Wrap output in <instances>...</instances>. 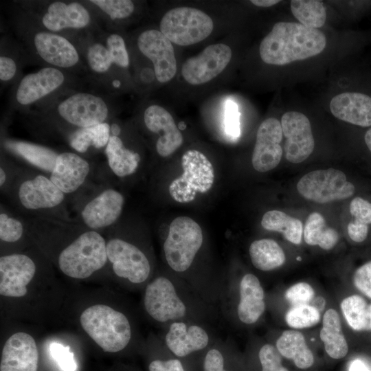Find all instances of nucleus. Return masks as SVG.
I'll list each match as a JSON object with an SVG mask.
<instances>
[{
	"label": "nucleus",
	"instance_id": "473e14b6",
	"mask_svg": "<svg viewBox=\"0 0 371 371\" xmlns=\"http://www.w3.org/2000/svg\"><path fill=\"white\" fill-rule=\"evenodd\" d=\"M261 225L267 230L282 233L286 240L293 244L299 245L302 241V222L282 211L267 212L262 216Z\"/></svg>",
	"mask_w": 371,
	"mask_h": 371
},
{
	"label": "nucleus",
	"instance_id": "c85d7f7f",
	"mask_svg": "<svg viewBox=\"0 0 371 371\" xmlns=\"http://www.w3.org/2000/svg\"><path fill=\"white\" fill-rule=\"evenodd\" d=\"M280 355L291 359L300 369H307L314 363V356L308 347L303 334L295 330L284 331L276 341Z\"/></svg>",
	"mask_w": 371,
	"mask_h": 371
},
{
	"label": "nucleus",
	"instance_id": "6e6552de",
	"mask_svg": "<svg viewBox=\"0 0 371 371\" xmlns=\"http://www.w3.org/2000/svg\"><path fill=\"white\" fill-rule=\"evenodd\" d=\"M56 120L73 129L105 122L109 116L107 102L100 95L78 92L63 99L55 109Z\"/></svg>",
	"mask_w": 371,
	"mask_h": 371
},
{
	"label": "nucleus",
	"instance_id": "a19ab883",
	"mask_svg": "<svg viewBox=\"0 0 371 371\" xmlns=\"http://www.w3.org/2000/svg\"><path fill=\"white\" fill-rule=\"evenodd\" d=\"M239 117L236 103L227 100L224 104L223 128L226 135L232 139L238 138L240 134Z\"/></svg>",
	"mask_w": 371,
	"mask_h": 371
},
{
	"label": "nucleus",
	"instance_id": "ea45409f",
	"mask_svg": "<svg viewBox=\"0 0 371 371\" xmlns=\"http://www.w3.org/2000/svg\"><path fill=\"white\" fill-rule=\"evenodd\" d=\"M106 46L113 65L126 68L129 65V56L124 38L117 34H111L106 39Z\"/></svg>",
	"mask_w": 371,
	"mask_h": 371
},
{
	"label": "nucleus",
	"instance_id": "603ef678",
	"mask_svg": "<svg viewBox=\"0 0 371 371\" xmlns=\"http://www.w3.org/2000/svg\"><path fill=\"white\" fill-rule=\"evenodd\" d=\"M349 237L355 242H363L368 236V226L366 224L354 221L348 225Z\"/></svg>",
	"mask_w": 371,
	"mask_h": 371
},
{
	"label": "nucleus",
	"instance_id": "5701e85b",
	"mask_svg": "<svg viewBox=\"0 0 371 371\" xmlns=\"http://www.w3.org/2000/svg\"><path fill=\"white\" fill-rule=\"evenodd\" d=\"M337 118L361 127H371V96L362 92L348 91L334 96L329 104Z\"/></svg>",
	"mask_w": 371,
	"mask_h": 371
},
{
	"label": "nucleus",
	"instance_id": "de8ad7c7",
	"mask_svg": "<svg viewBox=\"0 0 371 371\" xmlns=\"http://www.w3.org/2000/svg\"><path fill=\"white\" fill-rule=\"evenodd\" d=\"M20 168L8 161L1 159L0 166V189L3 193L5 194Z\"/></svg>",
	"mask_w": 371,
	"mask_h": 371
},
{
	"label": "nucleus",
	"instance_id": "ddd939ff",
	"mask_svg": "<svg viewBox=\"0 0 371 371\" xmlns=\"http://www.w3.org/2000/svg\"><path fill=\"white\" fill-rule=\"evenodd\" d=\"M36 263L24 253L4 254L0 258V294L21 297L27 293V286L36 273Z\"/></svg>",
	"mask_w": 371,
	"mask_h": 371
},
{
	"label": "nucleus",
	"instance_id": "1a4fd4ad",
	"mask_svg": "<svg viewBox=\"0 0 371 371\" xmlns=\"http://www.w3.org/2000/svg\"><path fill=\"white\" fill-rule=\"evenodd\" d=\"M297 190L307 200L326 203L350 197L355 193V188L347 181L342 171L328 168L314 170L304 175L297 184Z\"/></svg>",
	"mask_w": 371,
	"mask_h": 371
},
{
	"label": "nucleus",
	"instance_id": "37998d69",
	"mask_svg": "<svg viewBox=\"0 0 371 371\" xmlns=\"http://www.w3.org/2000/svg\"><path fill=\"white\" fill-rule=\"evenodd\" d=\"M315 295L313 287L306 282H298L285 292L286 300L293 306L308 304Z\"/></svg>",
	"mask_w": 371,
	"mask_h": 371
},
{
	"label": "nucleus",
	"instance_id": "6e6d98bb",
	"mask_svg": "<svg viewBox=\"0 0 371 371\" xmlns=\"http://www.w3.org/2000/svg\"><path fill=\"white\" fill-rule=\"evenodd\" d=\"M364 142L371 153V127L365 133Z\"/></svg>",
	"mask_w": 371,
	"mask_h": 371
},
{
	"label": "nucleus",
	"instance_id": "4be33fe9",
	"mask_svg": "<svg viewBox=\"0 0 371 371\" xmlns=\"http://www.w3.org/2000/svg\"><path fill=\"white\" fill-rule=\"evenodd\" d=\"M38 352L34 339L19 332L5 341L1 352L0 371H37Z\"/></svg>",
	"mask_w": 371,
	"mask_h": 371
},
{
	"label": "nucleus",
	"instance_id": "393cba45",
	"mask_svg": "<svg viewBox=\"0 0 371 371\" xmlns=\"http://www.w3.org/2000/svg\"><path fill=\"white\" fill-rule=\"evenodd\" d=\"M265 310V292L258 278L251 273L245 274L240 283V301L237 308L239 319L244 324H254Z\"/></svg>",
	"mask_w": 371,
	"mask_h": 371
},
{
	"label": "nucleus",
	"instance_id": "bb28decb",
	"mask_svg": "<svg viewBox=\"0 0 371 371\" xmlns=\"http://www.w3.org/2000/svg\"><path fill=\"white\" fill-rule=\"evenodd\" d=\"M107 164L117 177L124 178L133 175L137 170L140 155L127 148L119 134H111L104 148Z\"/></svg>",
	"mask_w": 371,
	"mask_h": 371
},
{
	"label": "nucleus",
	"instance_id": "423d86ee",
	"mask_svg": "<svg viewBox=\"0 0 371 371\" xmlns=\"http://www.w3.org/2000/svg\"><path fill=\"white\" fill-rule=\"evenodd\" d=\"M182 175L174 179L168 192L177 202L189 203L197 193H205L213 186L214 168L207 157L196 150H189L181 157Z\"/></svg>",
	"mask_w": 371,
	"mask_h": 371
},
{
	"label": "nucleus",
	"instance_id": "2eb2a0df",
	"mask_svg": "<svg viewBox=\"0 0 371 371\" xmlns=\"http://www.w3.org/2000/svg\"><path fill=\"white\" fill-rule=\"evenodd\" d=\"M139 51L154 66L156 79L165 83L173 78L177 72V60L172 43L159 31L147 30L137 38Z\"/></svg>",
	"mask_w": 371,
	"mask_h": 371
},
{
	"label": "nucleus",
	"instance_id": "20e7f679",
	"mask_svg": "<svg viewBox=\"0 0 371 371\" xmlns=\"http://www.w3.org/2000/svg\"><path fill=\"white\" fill-rule=\"evenodd\" d=\"M160 32L171 42L188 46L205 39L214 29L211 17L190 7H178L167 12L160 21Z\"/></svg>",
	"mask_w": 371,
	"mask_h": 371
},
{
	"label": "nucleus",
	"instance_id": "b1692460",
	"mask_svg": "<svg viewBox=\"0 0 371 371\" xmlns=\"http://www.w3.org/2000/svg\"><path fill=\"white\" fill-rule=\"evenodd\" d=\"M166 344L177 357H185L192 352L202 350L209 342L207 332L197 325H187L182 322H174L166 335Z\"/></svg>",
	"mask_w": 371,
	"mask_h": 371
},
{
	"label": "nucleus",
	"instance_id": "9d476101",
	"mask_svg": "<svg viewBox=\"0 0 371 371\" xmlns=\"http://www.w3.org/2000/svg\"><path fill=\"white\" fill-rule=\"evenodd\" d=\"M106 241L108 261L117 276L133 284H140L147 280L151 266L143 251L120 237L113 236Z\"/></svg>",
	"mask_w": 371,
	"mask_h": 371
},
{
	"label": "nucleus",
	"instance_id": "f257e3e1",
	"mask_svg": "<svg viewBox=\"0 0 371 371\" xmlns=\"http://www.w3.org/2000/svg\"><path fill=\"white\" fill-rule=\"evenodd\" d=\"M5 194L27 217L76 221L69 212L67 195L35 168L21 167Z\"/></svg>",
	"mask_w": 371,
	"mask_h": 371
},
{
	"label": "nucleus",
	"instance_id": "aec40b11",
	"mask_svg": "<svg viewBox=\"0 0 371 371\" xmlns=\"http://www.w3.org/2000/svg\"><path fill=\"white\" fill-rule=\"evenodd\" d=\"M89 162L74 152L58 153L55 166L49 175L52 181L66 195L79 191L91 172Z\"/></svg>",
	"mask_w": 371,
	"mask_h": 371
},
{
	"label": "nucleus",
	"instance_id": "c9c22d12",
	"mask_svg": "<svg viewBox=\"0 0 371 371\" xmlns=\"http://www.w3.org/2000/svg\"><path fill=\"white\" fill-rule=\"evenodd\" d=\"M29 235L26 218L18 216L1 205L0 240L3 243L14 244Z\"/></svg>",
	"mask_w": 371,
	"mask_h": 371
},
{
	"label": "nucleus",
	"instance_id": "09e8293b",
	"mask_svg": "<svg viewBox=\"0 0 371 371\" xmlns=\"http://www.w3.org/2000/svg\"><path fill=\"white\" fill-rule=\"evenodd\" d=\"M203 371H227L224 369V359L221 352L211 349L207 353L203 362Z\"/></svg>",
	"mask_w": 371,
	"mask_h": 371
},
{
	"label": "nucleus",
	"instance_id": "5fc2aeb1",
	"mask_svg": "<svg viewBox=\"0 0 371 371\" xmlns=\"http://www.w3.org/2000/svg\"><path fill=\"white\" fill-rule=\"evenodd\" d=\"M278 0H251V3L258 7H271L279 3Z\"/></svg>",
	"mask_w": 371,
	"mask_h": 371
},
{
	"label": "nucleus",
	"instance_id": "a211bd4d",
	"mask_svg": "<svg viewBox=\"0 0 371 371\" xmlns=\"http://www.w3.org/2000/svg\"><path fill=\"white\" fill-rule=\"evenodd\" d=\"M65 82L59 69L51 66L25 75L19 82L15 93L16 102L27 106L58 90Z\"/></svg>",
	"mask_w": 371,
	"mask_h": 371
},
{
	"label": "nucleus",
	"instance_id": "8fccbe9b",
	"mask_svg": "<svg viewBox=\"0 0 371 371\" xmlns=\"http://www.w3.org/2000/svg\"><path fill=\"white\" fill-rule=\"evenodd\" d=\"M17 70L16 62L10 56L1 55L0 57V80L7 82L12 80Z\"/></svg>",
	"mask_w": 371,
	"mask_h": 371
},
{
	"label": "nucleus",
	"instance_id": "7ed1b4c3",
	"mask_svg": "<svg viewBox=\"0 0 371 371\" xmlns=\"http://www.w3.org/2000/svg\"><path fill=\"white\" fill-rule=\"evenodd\" d=\"M80 322L88 335L106 352H119L130 341L131 329L127 317L109 306L88 307L80 315Z\"/></svg>",
	"mask_w": 371,
	"mask_h": 371
},
{
	"label": "nucleus",
	"instance_id": "4468645a",
	"mask_svg": "<svg viewBox=\"0 0 371 371\" xmlns=\"http://www.w3.org/2000/svg\"><path fill=\"white\" fill-rule=\"evenodd\" d=\"M282 133L286 138L284 150L286 159L298 164L313 153L315 141L308 118L302 113L288 111L281 118Z\"/></svg>",
	"mask_w": 371,
	"mask_h": 371
},
{
	"label": "nucleus",
	"instance_id": "49530a36",
	"mask_svg": "<svg viewBox=\"0 0 371 371\" xmlns=\"http://www.w3.org/2000/svg\"><path fill=\"white\" fill-rule=\"evenodd\" d=\"M350 212L355 220L364 224L371 223V203L359 197L354 198L350 204Z\"/></svg>",
	"mask_w": 371,
	"mask_h": 371
},
{
	"label": "nucleus",
	"instance_id": "f03ea898",
	"mask_svg": "<svg viewBox=\"0 0 371 371\" xmlns=\"http://www.w3.org/2000/svg\"><path fill=\"white\" fill-rule=\"evenodd\" d=\"M325 34L300 23L278 22L262 40L259 52L267 64L284 65L320 54L326 47Z\"/></svg>",
	"mask_w": 371,
	"mask_h": 371
},
{
	"label": "nucleus",
	"instance_id": "0eeeda50",
	"mask_svg": "<svg viewBox=\"0 0 371 371\" xmlns=\"http://www.w3.org/2000/svg\"><path fill=\"white\" fill-rule=\"evenodd\" d=\"M124 204L122 193L111 188H102L78 201L75 220L92 230L111 228L120 218Z\"/></svg>",
	"mask_w": 371,
	"mask_h": 371
},
{
	"label": "nucleus",
	"instance_id": "79ce46f5",
	"mask_svg": "<svg viewBox=\"0 0 371 371\" xmlns=\"http://www.w3.org/2000/svg\"><path fill=\"white\" fill-rule=\"evenodd\" d=\"M258 357L262 371H289L282 365V355L274 346L267 344L260 349Z\"/></svg>",
	"mask_w": 371,
	"mask_h": 371
},
{
	"label": "nucleus",
	"instance_id": "39448f33",
	"mask_svg": "<svg viewBox=\"0 0 371 371\" xmlns=\"http://www.w3.org/2000/svg\"><path fill=\"white\" fill-rule=\"evenodd\" d=\"M203 243L199 225L188 216H179L170 223L164 243L165 258L177 272L186 271L192 265Z\"/></svg>",
	"mask_w": 371,
	"mask_h": 371
},
{
	"label": "nucleus",
	"instance_id": "2f4dec72",
	"mask_svg": "<svg viewBox=\"0 0 371 371\" xmlns=\"http://www.w3.org/2000/svg\"><path fill=\"white\" fill-rule=\"evenodd\" d=\"M304 238L309 245H318L323 249L329 250L337 244L339 235L335 229L326 226L325 219L321 214L313 212L306 221Z\"/></svg>",
	"mask_w": 371,
	"mask_h": 371
},
{
	"label": "nucleus",
	"instance_id": "c756f323",
	"mask_svg": "<svg viewBox=\"0 0 371 371\" xmlns=\"http://www.w3.org/2000/svg\"><path fill=\"white\" fill-rule=\"evenodd\" d=\"M111 136V125L105 122L94 126L74 129L68 136L70 146L78 153L89 148H105Z\"/></svg>",
	"mask_w": 371,
	"mask_h": 371
},
{
	"label": "nucleus",
	"instance_id": "c03bdc74",
	"mask_svg": "<svg viewBox=\"0 0 371 371\" xmlns=\"http://www.w3.org/2000/svg\"><path fill=\"white\" fill-rule=\"evenodd\" d=\"M51 354L63 371H76L77 365L74 355L68 346L53 343L50 347Z\"/></svg>",
	"mask_w": 371,
	"mask_h": 371
},
{
	"label": "nucleus",
	"instance_id": "f704fd0d",
	"mask_svg": "<svg viewBox=\"0 0 371 371\" xmlns=\"http://www.w3.org/2000/svg\"><path fill=\"white\" fill-rule=\"evenodd\" d=\"M291 10L303 25L313 29L322 27L326 20L324 3L318 0H292Z\"/></svg>",
	"mask_w": 371,
	"mask_h": 371
},
{
	"label": "nucleus",
	"instance_id": "412c9836",
	"mask_svg": "<svg viewBox=\"0 0 371 371\" xmlns=\"http://www.w3.org/2000/svg\"><path fill=\"white\" fill-rule=\"evenodd\" d=\"M144 122L148 130L159 135L155 148L161 157H168L183 144V135L174 118L164 107L157 104L147 107L144 113Z\"/></svg>",
	"mask_w": 371,
	"mask_h": 371
},
{
	"label": "nucleus",
	"instance_id": "58836bf2",
	"mask_svg": "<svg viewBox=\"0 0 371 371\" xmlns=\"http://www.w3.org/2000/svg\"><path fill=\"white\" fill-rule=\"evenodd\" d=\"M89 2L113 20L126 19L135 10V4L130 0H91Z\"/></svg>",
	"mask_w": 371,
	"mask_h": 371
},
{
	"label": "nucleus",
	"instance_id": "dca6fc26",
	"mask_svg": "<svg viewBox=\"0 0 371 371\" xmlns=\"http://www.w3.org/2000/svg\"><path fill=\"white\" fill-rule=\"evenodd\" d=\"M282 129L278 120L269 117L259 126L251 163L254 168L265 172L275 168L280 163L283 150L280 145Z\"/></svg>",
	"mask_w": 371,
	"mask_h": 371
},
{
	"label": "nucleus",
	"instance_id": "7c9ffc66",
	"mask_svg": "<svg viewBox=\"0 0 371 371\" xmlns=\"http://www.w3.org/2000/svg\"><path fill=\"white\" fill-rule=\"evenodd\" d=\"M251 261L258 269L271 271L281 267L286 260L282 247L273 240L260 239L251 243L249 249Z\"/></svg>",
	"mask_w": 371,
	"mask_h": 371
},
{
	"label": "nucleus",
	"instance_id": "6ab92c4d",
	"mask_svg": "<svg viewBox=\"0 0 371 371\" xmlns=\"http://www.w3.org/2000/svg\"><path fill=\"white\" fill-rule=\"evenodd\" d=\"M39 17L41 25L54 33L67 29H83L91 22L89 11L77 1H53L46 6Z\"/></svg>",
	"mask_w": 371,
	"mask_h": 371
},
{
	"label": "nucleus",
	"instance_id": "4c0bfd02",
	"mask_svg": "<svg viewBox=\"0 0 371 371\" xmlns=\"http://www.w3.org/2000/svg\"><path fill=\"white\" fill-rule=\"evenodd\" d=\"M86 57L89 68L96 74L107 72L113 65L106 45L100 43L91 44L88 47Z\"/></svg>",
	"mask_w": 371,
	"mask_h": 371
},
{
	"label": "nucleus",
	"instance_id": "72a5a7b5",
	"mask_svg": "<svg viewBox=\"0 0 371 371\" xmlns=\"http://www.w3.org/2000/svg\"><path fill=\"white\" fill-rule=\"evenodd\" d=\"M341 309L350 327L356 331L371 330V304L359 295H352L341 302Z\"/></svg>",
	"mask_w": 371,
	"mask_h": 371
},
{
	"label": "nucleus",
	"instance_id": "f8f14e48",
	"mask_svg": "<svg viewBox=\"0 0 371 371\" xmlns=\"http://www.w3.org/2000/svg\"><path fill=\"white\" fill-rule=\"evenodd\" d=\"M232 55L230 47L225 44L210 45L184 62L181 67L182 76L192 85L206 83L225 69L231 60Z\"/></svg>",
	"mask_w": 371,
	"mask_h": 371
},
{
	"label": "nucleus",
	"instance_id": "a18cd8bd",
	"mask_svg": "<svg viewBox=\"0 0 371 371\" xmlns=\"http://www.w3.org/2000/svg\"><path fill=\"white\" fill-rule=\"evenodd\" d=\"M355 287L371 299V260L359 267L353 275Z\"/></svg>",
	"mask_w": 371,
	"mask_h": 371
},
{
	"label": "nucleus",
	"instance_id": "f3484780",
	"mask_svg": "<svg viewBox=\"0 0 371 371\" xmlns=\"http://www.w3.org/2000/svg\"><path fill=\"white\" fill-rule=\"evenodd\" d=\"M32 45L37 55L51 67L73 68L78 65L80 56L76 47L65 36L49 31L36 32Z\"/></svg>",
	"mask_w": 371,
	"mask_h": 371
},
{
	"label": "nucleus",
	"instance_id": "9b49d317",
	"mask_svg": "<svg viewBox=\"0 0 371 371\" xmlns=\"http://www.w3.org/2000/svg\"><path fill=\"white\" fill-rule=\"evenodd\" d=\"M144 303L148 314L159 322L177 320L186 314V305L166 277H158L146 286Z\"/></svg>",
	"mask_w": 371,
	"mask_h": 371
},
{
	"label": "nucleus",
	"instance_id": "e433bc0d",
	"mask_svg": "<svg viewBox=\"0 0 371 371\" xmlns=\"http://www.w3.org/2000/svg\"><path fill=\"white\" fill-rule=\"evenodd\" d=\"M319 319L320 314L318 309L309 304L292 306L285 315V321L288 326L297 329L315 326Z\"/></svg>",
	"mask_w": 371,
	"mask_h": 371
},
{
	"label": "nucleus",
	"instance_id": "cd10ccee",
	"mask_svg": "<svg viewBox=\"0 0 371 371\" xmlns=\"http://www.w3.org/2000/svg\"><path fill=\"white\" fill-rule=\"evenodd\" d=\"M319 337L331 358L339 359L347 355L348 345L342 332L339 315L335 309L329 308L325 312Z\"/></svg>",
	"mask_w": 371,
	"mask_h": 371
},
{
	"label": "nucleus",
	"instance_id": "3c124183",
	"mask_svg": "<svg viewBox=\"0 0 371 371\" xmlns=\"http://www.w3.org/2000/svg\"><path fill=\"white\" fill-rule=\"evenodd\" d=\"M148 369L149 371H185L182 363L177 359L153 361L149 364Z\"/></svg>",
	"mask_w": 371,
	"mask_h": 371
},
{
	"label": "nucleus",
	"instance_id": "864d4df0",
	"mask_svg": "<svg viewBox=\"0 0 371 371\" xmlns=\"http://www.w3.org/2000/svg\"><path fill=\"white\" fill-rule=\"evenodd\" d=\"M350 371H370V370L363 361L359 359H356L352 362L350 367Z\"/></svg>",
	"mask_w": 371,
	"mask_h": 371
},
{
	"label": "nucleus",
	"instance_id": "a878e982",
	"mask_svg": "<svg viewBox=\"0 0 371 371\" xmlns=\"http://www.w3.org/2000/svg\"><path fill=\"white\" fill-rule=\"evenodd\" d=\"M5 148L36 170L44 173L52 172L58 153L42 145L20 140L7 139Z\"/></svg>",
	"mask_w": 371,
	"mask_h": 371
}]
</instances>
